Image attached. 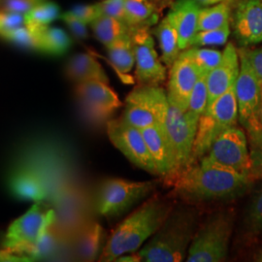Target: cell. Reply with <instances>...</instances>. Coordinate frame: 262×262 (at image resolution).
Listing matches in <instances>:
<instances>
[{
    "label": "cell",
    "mask_w": 262,
    "mask_h": 262,
    "mask_svg": "<svg viewBox=\"0 0 262 262\" xmlns=\"http://www.w3.org/2000/svg\"><path fill=\"white\" fill-rule=\"evenodd\" d=\"M166 91L160 85L139 84L125 99L122 120L143 129L152 124L164 123L168 113Z\"/></svg>",
    "instance_id": "ba28073f"
},
{
    "label": "cell",
    "mask_w": 262,
    "mask_h": 262,
    "mask_svg": "<svg viewBox=\"0 0 262 262\" xmlns=\"http://www.w3.org/2000/svg\"><path fill=\"white\" fill-rule=\"evenodd\" d=\"M261 104H262V88H261Z\"/></svg>",
    "instance_id": "681fc988"
},
{
    "label": "cell",
    "mask_w": 262,
    "mask_h": 262,
    "mask_svg": "<svg viewBox=\"0 0 262 262\" xmlns=\"http://www.w3.org/2000/svg\"><path fill=\"white\" fill-rule=\"evenodd\" d=\"M234 228L230 210H220L209 215L197 228L188 249L187 262H222L228 255Z\"/></svg>",
    "instance_id": "277c9868"
},
{
    "label": "cell",
    "mask_w": 262,
    "mask_h": 262,
    "mask_svg": "<svg viewBox=\"0 0 262 262\" xmlns=\"http://www.w3.org/2000/svg\"><path fill=\"white\" fill-rule=\"evenodd\" d=\"M91 27L95 37L106 48L124 36L129 35L132 31L125 23L103 15L92 21Z\"/></svg>",
    "instance_id": "4316f807"
},
{
    "label": "cell",
    "mask_w": 262,
    "mask_h": 262,
    "mask_svg": "<svg viewBox=\"0 0 262 262\" xmlns=\"http://www.w3.org/2000/svg\"><path fill=\"white\" fill-rule=\"evenodd\" d=\"M232 20L234 37L240 47L262 43V0H238Z\"/></svg>",
    "instance_id": "2e32d148"
},
{
    "label": "cell",
    "mask_w": 262,
    "mask_h": 262,
    "mask_svg": "<svg viewBox=\"0 0 262 262\" xmlns=\"http://www.w3.org/2000/svg\"><path fill=\"white\" fill-rule=\"evenodd\" d=\"M60 237L56 232L54 225L49 227L45 234L35 244L28 253V260L46 259L54 256L58 250Z\"/></svg>",
    "instance_id": "4dcf8cb0"
},
{
    "label": "cell",
    "mask_w": 262,
    "mask_h": 262,
    "mask_svg": "<svg viewBox=\"0 0 262 262\" xmlns=\"http://www.w3.org/2000/svg\"><path fill=\"white\" fill-rule=\"evenodd\" d=\"M251 159L252 165L249 176L255 181H262V137L251 142Z\"/></svg>",
    "instance_id": "d590c367"
},
{
    "label": "cell",
    "mask_w": 262,
    "mask_h": 262,
    "mask_svg": "<svg viewBox=\"0 0 262 262\" xmlns=\"http://www.w3.org/2000/svg\"><path fill=\"white\" fill-rule=\"evenodd\" d=\"M98 4L101 12V16L103 15V16L112 17L126 24L124 0H104Z\"/></svg>",
    "instance_id": "74e56055"
},
{
    "label": "cell",
    "mask_w": 262,
    "mask_h": 262,
    "mask_svg": "<svg viewBox=\"0 0 262 262\" xmlns=\"http://www.w3.org/2000/svg\"><path fill=\"white\" fill-rule=\"evenodd\" d=\"M141 131L155 163L158 176L167 182L177 174V167L164 123L152 124Z\"/></svg>",
    "instance_id": "ac0fdd59"
},
{
    "label": "cell",
    "mask_w": 262,
    "mask_h": 262,
    "mask_svg": "<svg viewBox=\"0 0 262 262\" xmlns=\"http://www.w3.org/2000/svg\"><path fill=\"white\" fill-rule=\"evenodd\" d=\"M2 38L19 47L38 50V28L21 27L4 34Z\"/></svg>",
    "instance_id": "e575fe53"
},
{
    "label": "cell",
    "mask_w": 262,
    "mask_h": 262,
    "mask_svg": "<svg viewBox=\"0 0 262 262\" xmlns=\"http://www.w3.org/2000/svg\"><path fill=\"white\" fill-rule=\"evenodd\" d=\"M116 261L122 262H140L143 261V257L139 251L134 253H124L117 258Z\"/></svg>",
    "instance_id": "7bdbcfd3"
},
{
    "label": "cell",
    "mask_w": 262,
    "mask_h": 262,
    "mask_svg": "<svg viewBox=\"0 0 262 262\" xmlns=\"http://www.w3.org/2000/svg\"><path fill=\"white\" fill-rule=\"evenodd\" d=\"M238 120V104L233 85L216 98L201 116L197 125L192 156L188 166L202 159L216 138L226 129L237 125Z\"/></svg>",
    "instance_id": "5b68a950"
},
{
    "label": "cell",
    "mask_w": 262,
    "mask_h": 262,
    "mask_svg": "<svg viewBox=\"0 0 262 262\" xmlns=\"http://www.w3.org/2000/svg\"><path fill=\"white\" fill-rule=\"evenodd\" d=\"M239 56L240 72L235 84L238 118L244 129L248 132L250 141L257 140L262 137V124L258 116L262 85L246 56L240 52Z\"/></svg>",
    "instance_id": "9c48e42d"
},
{
    "label": "cell",
    "mask_w": 262,
    "mask_h": 262,
    "mask_svg": "<svg viewBox=\"0 0 262 262\" xmlns=\"http://www.w3.org/2000/svg\"><path fill=\"white\" fill-rule=\"evenodd\" d=\"M240 72L239 52L233 43L229 42L224 52L220 63L207 76L208 105L207 108L236 84Z\"/></svg>",
    "instance_id": "e0dca14e"
},
{
    "label": "cell",
    "mask_w": 262,
    "mask_h": 262,
    "mask_svg": "<svg viewBox=\"0 0 262 262\" xmlns=\"http://www.w3.org/2000/svg\"><path fill=\"white\" fill-rule=\"evenodd\" d=\"M155 33L159 39L161 60L165 66L170 67L178 58L180 53L182 52L179 46L177 29L166 16L158 25L155 29Z\"/></svg>",
    "instance_id": "d4e9b609"
},
{
    "label": "cell",
    "mask_w": 262,
    "mask_h": 262,
    "mask_svg": "<svg viewBox=\"0 0 262 262\" xmlns=\"http://www.w3.org/2000/svg\"><path fill=\"white\" fill-rule=\"evenodd\" d=\"M199 161L249 175L252 159L246 132L237 125L226 129Z\"/></svg>",
    "instance_id": "30bf717a"
},
{
    "label": "cell",
    "mask_w": 262,
    "mask_h": 262,
    "mask_svg": "<svg viewBox=\"0 0 262 262\" xmlns=\"http://www.w3.org/2000/svg\"><path fill=\"white\" fill-rule=\"evenodd\" d=\"M150 1H152L158 7L165 6L168 4L169 2H171V0H150Z\"/></svg>",
    "instance_id": "7dc6e473"
},
{
    "label": "cell",
    "mask_w": 262,
    "mask_h": 262,
    "mask_svg": "<svg viewBox=\"0 0 262 262\" xmlns=\"http://www.w3.org/2000/svg\"><path fill=\"white\" fill-rule=\"evenodd\" d=\"M199 225L200 211L195 205H175L159 230L139 250L143 261L185 260Z\"/></svg>",
    "instance_id": "3957f363"
},
{
    "label": "cell",
    "mask_w": 262,
    "mask_h": 262,
    "mask_svg": "<svg viewBox=\"0 0 262 262\" xmlns=\"http://www.w3.org/2000/svg\"><path fill=\"white\" fill-rule=\"evenodd\" d=\"M106 126L111 143L132 164L150 174L158 175L141 129L128 124L122 118L109 120Z\"/></svg>",
    "instance_id": "8fae6325"
},
{
    "label": "cell",
    "mask_w": 262,
    "mask_h": 262,
    "mask_svg": "<svg viewBox=\"0 0 262 262\" xmlns=\"http://www.w3.org/2000/svg\"><path fill=\"white\" fill-rule=\"evenodd\" d=\"M208 73H202L194 85L189 98L187 111L185 115L188 122L197 128L198 122L206 111L208 105V86H207Z\"/></svg>",
    "instance_id": "f1b7e54d"
},
{
    "label": "cell",
    "mask_w": 262,
    "mask_h": 262,
    "mask_svg": "<svg viewBox=\"0 0 262 262\" xmlns=\"http://www.w3.org/2000/svg\"><path fill=\"white\" fill-rule=\"evenodd\" d=\"M157 187L152 181L134 182L123 179L105 180L95 197V210L108 219L120 216L141 200L149 196Z\"/></svg>",
    "instance_id": "52a82bcc"
},
{
    "label": "cell",
    "mask_w": 262,
    "mask_h": 262,
    "mask_svg": "<svg viewBox=\"0 0 262 262\" xmlns=\"http://www.w3.org/2000/svg\"><path fill=\"white\" fill-rule=\"evenodd\" d=\"M187 55L201 70L202 73H209L220 63L223 52L207 48L189 47L184 50Z\"/></svg>",
    "instance_id": "1f68e13d"
},
{
    "label": "cell",
    "mask_w": 262,
    "mask_h": 262,
    "mask_svg": "<svg viewBox=\"0 0 262 262\" xmlns=\"http://www.w3.org/2000/svg\"><path fill=\"white\" fill-rule=\"evenodd\" d=\"M21 260L23 259L20 257L8 253L4 248L0 249V261H21Z\"/></svg>",
    "instance_id": "ee69618b"
},
{
    "label": "cell",
    "mask_w": 262,
    "mask_h": 262,
    "mask_svg": "<svg viewBox=\"0 0 262 262\" xmlns=\"http://www.w3.org/2000/svg\"><path fill=\"white\" fill-rule=\"evenodd\" d=\"M172 197L152 195L116 226L100 253V261H116L124 253L139 251L175 207Z\"/></svg>",
    "instance_id": "7a4b0ae2"
},
{
    "label": "cell",
    "mask_w": 262,
    "mask_h": 262,
    "mask_svg": "<svg viewBox=\"0 0 262 262\" xmlns=\"http://www.w3.org/2000/svg\"><path fill=\"white\" fill-rule=\"evenodd\" d=\"M10 193L26 201L42 202L49 195L46 181L36 170L20 168L15 171L8 180Z\"/></svg>",
    "instance_id": "ffe728a7"
},
{
    "label": "cell",
    "mask_w": 262,
    "mask_h": 262,
    "mask_svg": "<svg viewBox=\"0 0 262 262\" xmlns=\"http://www.w3.org/2000/svg\"><path fill=\"white\" fill-rule=\"evenodd\" d=\"M56 219L55 210L48 209L42 202H35L25 215L11 224L2 243L3 248L24 261H28L31 248L56 223Z\"/></svg>",
    "instance_id": "8992f818"
},
{
    "label": "cell",
    "mask_w": 262,
    "mask_h": 262,
    "mask_svg": "<svg viewBox=\"0 0 262 262\" xmlns=\"http://www.w3.org/2000/svg\"><path fill=\"white\" fill-rule=\"evenodd\" d=\"M238 51L246 56L262 85V47L255 49L240 48Z\"/></svg>",
    "instance_id": "ab89813d"
},
{
    "label": "cell",
    "mask_w": 262,
    "mask_h": 262,
    "mask_svg": "<svg viewBox=\"0 0 262 262\" xmlns=\"http://www.w3.org/2000/svg\"><path fill=\"white\" fill-rule=\"evenodd\" d=\"M164 126L173 150L178 174L190 163L197 128L188 122L184 111L170 103Z\"/></svg>",
    "instance_id": "5bb4252c"
},
{
    "label": "cell",
    "mask_w": 262,
    "mask_h": 262,
    "mask_svg": "<svg viewBox=\"0 0 262 262\" xmlns=\"http://www.w3.org/2000/svg\"><path fill=\"white\" fill-rule=\"evenodd\" d=\"M254 261L262 262V246L256 251V253L253 256Z\"/></svg>",
    "instance_id": "bcb514c9"
},
{
    "label": "cell",
    "mask_w": 262,
    "mask_h": 262,
    "mask_svg": "<svg viewBox=\"0 0 262 262\" xmlns=\"http://www.w3.org/2000/svg\"><path fill=\"white\" fill-rule=\"evenodd\" d=\"M69 13L76 18L83 20L86 25L94 21L101 16V12L99 8V4H93V5H78L74 7Z\"/></svg>",
    "instance_id": "f35d334b"
},
{
    "label": "cell",
    "mask_w": 262,
    "mask_h": 262,
    "mask_svg": "<svg viewBox=\"0 0 262 262\" xmlns=\"http://www.w3.org/2000/svg\"><path fill=\"white\" fill-rule=\"evenodd\" d=\"M25 25V17L18 13L0 12V37Z\"/></svg>",
    "instance_id": "8d00e7d4"
},
{
    "label": "cell",
    "mask_w": 262,
    "mask_h": 262,
    "mask_svg": "<svg viewBox=\"0 0 262 262\" xmlns=\"http://www.w3.org/2000/svg\"><path fill=\"white\" fill-rule=\"evenodd\" d=\"M166 183L173 187V197L198 205L242 196L254 182L248 174L198 161Z\"/></svg>",
    "instance_id": "6da1fadb"
},
{
    "label": "cell",
    "mask_w": 262,
    "mask_h": 262,
    "mask_svg": "<svg viewBox=\"0 0 262 262\" xmlns=\"http://www.w3.org/2000/svg\"><path fill=\"white\" fill-rule=\"evenodd\" d=\"M75 95L85 117L94 123L108 122L122 105L116 92L101 81L76 84Z\"/></svg>",
    "instance_id": "7c38bea8"
},
{
    "label": "cell",
    "mask_w": 262,
    "mask_h": 262,
    "mask_svg": "<svg viewBox=\"0 0 262 262\" xmlns=\"http://www.w3.org/2000/svg\"><path fill=\"white\" fill-rule=\"evenodd\" d=\"M201 74L196 64L182 51L170 66L166 91L169 103L186 112L192 90Z\"/></svg>",
    "instance_id": "9a60e30c"
},
{
    "label": "cell",
    "mask_w": 262,
    "mask_h": 262,
    "mask_svg": "<svg viewBox=\"0 0 262 262\" xmlns=\"http://www.w3.org/2000/svg\"><path fill=\"white\" fill-rule=\"evenodd\" d=\"M108 56L115 69L120 77L123 78L125 83H132V80L127 74L135 66V55L131 34L118 40L109 47H107Z\"/></svg>",
    "instance_id": "603a6c76"
},
{
    "label": "cell",
    "mask_w": 262,
    "mask_h": 262,
    "mask_svg": "<svg viewBox=\"0 0 262 262\" xmlns=\"http://www.w3.org/2000/svg\"><path fill=\"white\" fill-rule=\"evenodd\" d=\"M197 4L200 7H205V6H211V5H215L217 3H229L230 5H233L236 3V0H194Z\"/></svg>",
    "instance_id": "f6af8a7d"
},
{
    "label": "cell",
    "mask_w": 262,
    "mask_h": 262,
    "mask_svg": "<svg viewBox=\"0 0 262 262\" xmlns=\"http://www.w3.org/2000/svg\"><path fill=\"white\" fill-rule=\"evenodd\" d=\"M131 37L135 55V78L138 84L161 85L167 78L166 68L159 59L149 28L132 29Z\"/></svg>",
    "instance_id": "4fadbf2b"
},
{
    "label": "cell",
    "mask_w": 262,
    "mask_h": 262,
    "mask_svg": "<svg viewBox=\"0 0 262 262\" xmlns=\"http://www.w3.org/2000/svg\"><path fill=\"white\" fill-rule=\"evenodd\" d=\"M60 18L66 21L67 27L70 28V30L72 31V33L75 35L76 37L85 39L89 36L86 24L83 20L76 18L75 16L71 15L69 12L61 15Z\"/></svg>",
    "instance_id": "b9f144b4"
},
{
    "label": "cell",
    "mask_w": 262,
    "mask_h": 262,
    "mask_svg": "<svg viewBox=\"0 0 262 262\" xmlns=\"http://www.w3.org/2000/svg\"><path fill=\"white\" fill-rule=\"evenodd\" d=\"M231 33L230 25L224 28L197 31L191 42V47H205V46H221L225 45Z\"/></svg>",
    "instance_id": "d6a6232c"
},
{
    "label": "cell",
    "mask_w": 262,
    "mask_h": 262,
    "mask_svg": "<svg viewBox=\"0 0 262 262\" xmlns=\"http://www.w3.org/2000/svg\"><path fill=\"white\" fill-rule=\"evenodd\" d=\"M66 74L67 78L75 83L88 81H101L109 83L108 77L101 64L88 54H78L72 56L66 64Z\"/></svg>",
    "instance_id": "44dd1931"
},
{
    "label": "cell",
    "mask_w": 262,
    "mask_h": 262,
    "mask_svg": "<svg viewBox=\"0 0 262 262\" xmlns=\"http://www.w3.org/2000/svg\"><path fill=\"white\" fill-rule=\"evenodd\" d=\"M104 233L102 226L91 222L84 225L77 236L75 252L77 256L84 261H94L99 258L103 250Z\"/></svg>",
    "instance_id": "7402d4cb"
},
{
    "label": "cell",
    "mask_w": 262,
    "mask_h": 262,
    "mask_svg": "<svg viewBox=\"0 0 262 262\" xmlns=\"http://www.w3.org/2000/svg\"><path fill=\"white\" fill-rule=\"evenodd\" d=\"M158 9L150 0H124L126 25L131 29L149 28L158 23Z\"/></svg>",
    "instance_id": "cb8c5ba5"
},
{
    "label": "cell",
    "mask_w": 262,
    "mask_h": 262,
    "mask_svg": "<svg viewBox=\"0 0 262 262\" xmlns=\"http://www.w3.org/2000/svg\"><path fill=\"white\" fill-rule=\"evenodd\" d=\"M72 46V40L64 30L48 26L38 28V51L51 56L66 54Z\"/></svg>",
    "instance_id": "484cf974"
},
{
    "label": "cell",
    "mask_w": 262,
    "mask_h": 262,
    "mask_svg": "<svg viewBox=\"0 0 262 262\" xmlns=\"http://www.w3.org/2000/svg\"><path fill=\"white\" fill-rule=\"evenodd\" d=\"M60 16V10L56 3L41 1L26 14L25 25L28 28L45 27Z\"/></svg>",
    "instance_id": "f546056e"
},
{
    "label": "cell",
    "mask_w": 262,
    "mask_h": 262,
    "mask_svg": "<svg viewBox=\"0 0 262 262\" xmlns=\"http://www.w3.org/2000/svg\"><path fill=\"white\" fill-rule=\"evenodd\" d=\"M231 7L232 5L225 2L201 7L198 15L197 31L216 29L230 25Z\"/></svg>",
    "instance_id": "83f0119b"
},
{
    "label": "cell",
    "mask_w": 262,
    "mask_h": 262,
    "mask_svg": "<svg viewBox=\"0 0 262 262\" xmlns=\"http://www.w3.org/2000/svg\"><path fill=\"white\" fill-rule=\"evenodd\" d=\"M258 116H259V121L261 122L262 124V104L261 106H260V108H259V113H258Z\"/></svg>",
    "instance_id": "c3c4849f"
},
{
    "label": "cell",
    "mask_w": 262,
    "mask_h": 262,
    "mask_svg": "<svg viewBox=\"0 0 262 262\" xmlns=\"http://www.w3.org/2000/svg\"><path fill=\"white\" fill-rule=\"evenodd\" d=\"M200 8L194 0H176L167 14L177 29L181 51L191 47V42L197 32Z\"/></svg>",
    "instance_id": "d6986e66"
},
{
    "label": "cell",
    "mask_w": 262,
    "mask_h": 262,
    "mask_svg": "<svg viewBox=\"0 0 262 262\" xmlns=\"http://www.w3.org/2000/svg\"><path fill=\"white\" fill-rule=\"evenodd\" d=\"M42 0H3L2 9L4 12L27 14Z\"/></svg>",
    "instance_id": "60d3db41"
},
{
    "label": "cell",
    "mask_w": 262,
    "mask_h": 262,
    "mask_svg": "<svg viewBox=\"0 0 262 262\" xmlns=\"http://www.w3.org/2000/svg\"><path fill=\"white\" fill-rule=\"evenodd\" d=\"M245 228L250 236H254L262 231V188L253 196L247 211Z\"/></svg>",
    "instance_id": "836d02e7"
}]
</instances>
